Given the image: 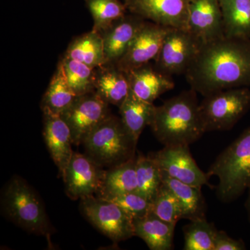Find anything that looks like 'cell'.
<instances>
[{"label":"cell","mask_w":250,"mask_h":250,"mask_svg":"<svg viewBox=\"0 0 250 250\" xmlns=\"http://www.w3.org/2000/svg\"><path fill=\"white\" fill-rule=\"evenodd\" d=\"M190 88L205 97L250 87V39L220 38L202 43L185 74Z\"/></svg>","instance_id":"obj_1"},{"label":"cell","mask_w":250,"mask_h":250,"mask_svg":"<svg viewBox=\"0 0 250 250\" xmlns=\"http://www.w3.org/2000/svg\"><path fill=\"white\" fill-rule=\"evenodd\" d=\"M197 93L190 88L156 106L149 126L164 146H190L206 132Z\"/></svg>","instance_id":"obj_2"},{"label":"cell","mask_w":250,"mask_h":250,"mask_svg":"<svg viewBox=\"0 0 250 250\" xmlns=\"http://www.w3.org/2000/svg\"><path fill=\"white\" fill-rule=\"evenodd\" d=\"M1 208L6 218L25 231L49 240L54 232L40 196L19 176H14L5 185Z\"/></svg>","instance_id":"obj_3"},{"label":"cell","mask_w":250,"mask_h":250,"mask_svg":"<svg viewBox=\"0 0 250 250\" xmlns=\"http://www.w3.org/2000/svg\"><path fill=\"white\" fill-rule=\"evenodd\" d=\"M207 174L218 177L217 195L225 203L234 201L250 188V126L219 154Z\"/></svg>","instance_id":"obj_4"},{"label":"cell","mask_w":250,"mask_h":250,"mask_svg":"<svg viewBox=\"0 0 250 250\" xmlns=\"http://www.w3.org/2000/svg\"><path fill=\"white\" fill-rule=\"evenodd\" d=\"M138 141L121 118L109 115L83 141L85 153L100 167H111L136 157Z\"/></svg>","instance_id":"obj_5"},{"label":"cell","mask_w":250,"mask_h":250,"mask_svg":"<svg viewBox=\"0 0 250 250\" xmlns=\"http://www.w3.org/2000/svg\"><path fill=\"white\" fill-rule=\"evenodd\" d=\"M204 98L200 111L206 132L232 129L250 108L248 87L221 90Z\"/></svg>","instance_id":"obj_6"},{"label":"cell","mask_w":250,"mask_h":250,"mask_svg":"<svg viewBox=\"0 0 250 250\" xmlns=\"http://www.w3.org/2000/svg\"><path fill=\"white\" fill-rule=\"evenodd\" d=\"M85 218L114 244L135 236L134 220L115 202L93 195L81 199Z\"/></svg>","instance_id":"obj_7"},{"label":"cell","mask_w":250,"mask_h":250,"mask_svg":"<svg viewBox=\"0 0 250 250\" xmlns=\"http://www.w3.org/2000/svg\"><path fill=\"white\" fill-rule=\"evenodd\" d=\"M202 44L187 29L170 28L154 60V67L167 76L185 75Z\"/></svg>","instance_id":"obj_8"},{"label":"cell","mask_w":250,"mask_h":250,"mask_svg":"<svg viewBox=\"0 0 250 250\" xmlns=\"http://www.w3.org/2000/svg\"><path fill=\"white\" fill-rule=\"evenodd\" d=\"M108 104L95 93L77 97L62 118L71 131L72 142L80 146L99 124L110 114Z\"/></svg>","instance_id":"obj_9"},{"label":"cell","mask_w":250,"mask_h":250,"mask_svg":"<svg viewBox=\"0 0 250 250\" xmlns=\"http://www.w3.org/2000/svg\"><path fill=\"white\" fill-rule=\"evenodd\" d=\"M150 156L161 172L172 178L197 187L208 184L210 177L197 166L189 146H164Z\"/></svg>","instance_id":"obj_10"},{"label":"cell","mask_w":250,"mask_h":250,"mask_svg":"<svg viewBox=\"0 0 250 250\" xmlns=\"http://www.w3.org/2000/svg\"><path fill=\"white\" fill-rule=\"evenodd\" d=\"M190 0H124L127 11L159 25L187 29Z\"/></svg>","instance_id":"obj_11"},{"label":"cell","mask_w":250,"mask_h":250,"mask_svg":"<svg viewBox=\"0 0 250 250\" xmlns=\"http://www.w3.org/2000/svg\"><path fill=\"white\" fill-rule=\"evenodd\" d=\"M104 170L86 154L74 152L62 175L67 196L72 200L96 195Z\"/></svg>","instance_id":"obj_12"},{"label":"cell","mask_w":250,"mask_h":250,"mask_svg":"<svg viewBox=\"0 0 250 250\" xmlns=\"http://www.w3.org/2000/svg\"><path fill=\"white\" fill-rule=\"evenodd\" d=\"M170 29L146 21L117 65L128 72L155 60Z\"/></svg>","instance_id":"obj_13"},{"label":"cell","mask_w":250,"mask_h":250,"mask_svg":"<svg viewBox=\"0 0 250 250\" xmlns=\"http://www.w3.org/2000/svg\"><path fill=\"white\" fill-rule=\"evenodd\" d=\"M187 30L202 43L224 37L223 14L219 0H190Z\"/></svg>","instance_id":"obj_14"},{"label":"cell","mask_w":250,"mask_h":250,"mask_svg":"<svg viewBox=\"0 0 250 250\" xmlns=\"http://www.w3.org/2000/svg\"><path fill=\"white\" fill-rule=\"evenodd\" d=\"M146 21L141 16L130 13L100 33L103 40L105 63H118Z\"/></svg>","instance_id":"obj_15"},{"label":"cell","mask_w":250,"mask_h":250,"mask_svg":"<svg viewBox=\"0 0 250 250\" xmlns=\"http://www.w3.org/2000/svg\"><path fill=\"white\" fill-rule=\"evenodd\" d=\"M42 113L46 146L62 177L74 154L71 131L61 115L46 110Z\"/></svg>","instance_id":"obj_16"},{"label":"cell","mask_w":250,"mask_h":250,"mask_svg":"<svg viewBox=\"0 0 250 250\" xmlns=\"http://www.w3.org/2000/svg\"><path fill=\"white\" fill-rule=\"evenodd\" d=\"M126 74L131 93L149 103L154 104L161 95L174 88L172 77L158 71L150 62Z\"/></svg>","instance_id":"obj_17"},{"label":"cell","mask_w":250,"mask_h":250,"mask_svg":"<svg viewBox=\"0 0 250 250\" xmlns=\"http://www.w3.org/2000/svg\"><path fill=\"white\" fill-rule=\"evenodd\" d=\"M95 92L105 103L118 108L129 95L126 72L116 64L104 63L95 68Z\"/></svg>","instance_id":"obj_18"},{"label":"cell","mask_w":250,"mask_h":250,"mask_svg":"<svg viewBox=\"0 0 250 250\" xmlns=\"http://www.w3.org/2000/svg\"><path fill=\"white\" fill-rule=\"evenodd\" d=\"M136 161V156L104 170L95 195L109 200L123 194L137 192Z\"/></svg>","instance_id":"obj_19"},{"label":"cell","mask_w":250,"mask_h":250,"mask_svg":"<svg viewBox=\"0 0 250 250\" xmlns=\"http://www.w3.org/2000/svg\"><path fill=\"white\" fill-rule=\"evenodd\" d=\"M135 236L139 237L151 250L173 249L176 225L161 220L152 213L134 220Z\"/></svg>","instance_id":"obj_20"},{"label":"cell","mask_w":250,"mask_h":250,"mask_svg":"<svg viewBox=\"0 0 250 250\" xmlns=\"http://www.w3.org/2000/svg\"><path fill=\"white\" fill-rule=\"evenodd\" d=\"M161 172L163 183L172 190L182 206L183 219L192 221L205 218L207 204L202 193V188L184 183Z\"/></svg>","instance_id":"obj_21"},{"label":"cell","mask_w":250,"mask_h":250,"mask_svg":"<svg viewBox=\"0 0 250 250\" xmlns=\"http://www.w3.org/2000/svg\"><path fill=\"white\" fill-rule=\"evenodd\" d=\"M64 56L96 68L105 63L104 49L101 34L92 31L74 39Z\"/></svg>","instance_id":"obj_22"},{"label":"cell","mask_w":250,"mask_h":250,"mask_svg":"<svg viewBox=\"0 0 250 250\" xmlns=\"http://www.w3.org/2000/svg\"><path fill=\"white\" fill-rule=\"evenodd\" d=\"M77 97L67 82L60 61L42 99L41 109L62 115L71 106Z\"/></svg>","instance_id":"obj_23"},{"label":"cell","mask_w":250,"mask_h":250,"mask_svg":"<svg viewBox=\"0 0 250 250\" xmlns=\"http://www.w3.org/2000/svg\"><path fill=\"white\" fill-rule=\"evenodd\" d=\"M219 2L225 36L250 39V0H219Z\"/></svg>","instance_id":"obj_24"},{"label":"cell","mask_w":250,"mask_h":250,"mask_svg":"<svg viewBox=\"0 0 250 250\" xmlns=\"http://www.w3.org/2000/svg\"><path fill=\"white\" fill-rule=\"evenodd\" d=\"M156 106L143 101L130 92L119 107L123 125L136 141H139L143 130L152 122Z\"/></svg>","instance_id":"obj_25"},{"label":"cell","mask_w":250,"mask_h":250,"mask_svg":"<svg viewBox=\"0 0 250 250\" xmlns=\"http://www.w3.org/2000/svg\"><path fill=\"white\" fill-rule=\"evenodd\" d=\"M137 192L152 202L161 184V170L151 156L139 154L136 156Z\"/></svg>","instance_id":"obj_26"},{"label":"cell","mask_w":250,"mask_h":250,"mask_svg":"<svg viewBox=\"0 0 250 250\" xmlns=\"http://www.w3.org/2000/svg\"><path fill=\"white\" fill-rule=\"evenodd\" d=\"M60 61L67 82L77 96L95 92V68L65 56Z\"/></svg>","instance_id":"obj_27"},{"label":"cell","mask_w":250,"mask_h":250,"mask_svg":"<svg viewBox=\"0 0 250 250\" xmlns=\"http://www.w3.org/2000/svg\"><path fill=\"white\" fill-rule=\"evenodd\" d=\"M184 250H214L217 229L207 219L192 220L183 228Z\"/></svg>","instance_id":"obj_28"},{"label":"cell","mask_w":250,"mask_h":250,"mask_svg":"<svg viewBox=\"0 0 250 250\" xmlns=\"http://www.w3.org/2000/svg\"><path fill=\"white\" fill-rule=\"evenodd\" d=\"M93 16V30L100 33L117 20L125 16L127 9L121 0H84Z\"/></svg>","instance_id":"obj_29"},{"label":"cell","mask_w":250,"mask_h":250,"mask_svg":"<svg viewBox=\"0 0 250 250\" xmlns=\"http://www.w3.org/2000/svg\"><path fill=\"white\" fill-rule=\"evenodd\" d=\"M151 213L166 223L174 225L183 219V210L178 199L163 182L153 199Z\"/></svg>","instance_id":"obj_30"},{"label":"cell","mask_w":250,"mask_h":250,"mask_svg":"<svg viewBox=\"0 0 250 250\" xmlns=\"http://www.w3.org/2000/svg\"><path fill=\"white\" fill-rule=\"evenodd\" d=\"M109 200L119 206L134 220L146 216L152 210V201L138 192L123 194Z\"/></svg>","instance_id":"obj_31"},{"label":"cell","mask_w":250,"mask_h":250,"mask_svg":"<svg viewBox=\"0 0 250 250\" xmlns=\"http://www.w3.org/2000/svg\"><path fill=\"white\" fill-rule=\"evenodd\" d=\"M246 244L242 240H236L224 231H217L215 237L214 250H244Z\"/></svg>","instance_id":"obj_32"},{"label":"cell","mask_w":250,"mask_h":250,"mask_svg":"<svg viewBox=\"0 0 250 250\" xmlns=\"http://www.w3.org/2000/svg\"><path fill=\"white\" fill-rule=\"evenodd\" d=\"M248 190H249V192H248V198H247L246 202V208L250 221V188Z\"/></svg>","instance_id":"obj_33"}]
</instances>
